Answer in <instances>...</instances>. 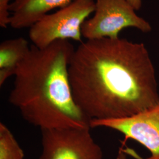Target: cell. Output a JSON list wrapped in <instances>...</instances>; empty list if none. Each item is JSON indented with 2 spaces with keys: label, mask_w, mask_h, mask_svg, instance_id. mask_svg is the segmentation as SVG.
Segmentation results:
<instances>
[{
  "label": "cell",
  "mask_w": 159,
  "mask_h": 159,
  "mask_svg": "<svg viewBox=\"0 0 159 159\" xmlns=\"http://www.w3.org/2000/svg\"><path fill=\"white\" fill-rule=\"evenodd\" d=\"M68 74L74 100L90 120L125 118L159 102L155 69L143 43L120 37L82 42Z\"/></svg>",
  "instance_id": "1"
},
{
  "label": "cell",
  "mask_w": 159,
  "mask_h": 159,
  "mask_svg": "<svg viewBox=\"0 0 159 159\" xmlns=\"http://www.w3.org/2000/svg\"><path fill=\"white\" fill-rule=\"evenodd\" d=\"M75 48L58 40L44 48L31 45L15 74L8 101L40 130L91 129L73 96L68 67Z\"/></svg>",
  "instance_id": "2"
},
{
  "label": "cell",
  "mask_w": 159,
  "mask_h": 159,
  "mask_svg": "<svg viewBox=\"0 0 159 159\" xmlns=\"http://www.w3.org/2000/svg\"><path fill=\"white\" fill-rule=\"evenodd\" d=\"M94 0H73L52 14H47L30 27L33 45L44 48L58 40L82 43L81 27L95 11Z\"/></svg>",
  "instance_id": "3"
},
{
  "label": "cell",
  "mask_w": 159,
  "mask_h": 159,
  "mask_svg": "<svg viewBox=\"0 0 159 159\" xmlns=\"http://www.w3.org/2000/svg\"><path fill=\"white\" fill-rule=\"evenodd\" d=\"M135 11L127 0H96L93 16L82 25V36L87 40L117 39L120 32L129 27L150 32V24Z\"/></svg>",
  "instance_id": "4"
},
{
  "label": "cell",
  "mask_w": 159,
  "mask_h": 159,
  "mask_svg": "<svg viewBox=\"0 0 159 159\" xmlns=\"http://www.w3.org/2000/svg\"><path fill=\"white\" fill-rule=\"evenodd\" d=\"M90 129H52L41 130L39 159H103L100 146Z\"/></svg>",
  "instance_id": "5"
},
{
  "label": "cell",
  "mask_w": 159,
  "mask_h": 159,
  "mask_svg": "<svg viewBox=\"0 0 159 159\" xmlns=\"http://www.w3.org/2000/svg\"><path fill=\"white\" fill-rule=\"evenodd\" d=\"M91 128L106 127L141 144L150 152L146 159H159V102L140 113L121 119L92 120Z\"/></svg>",
  "instance_id": "6"
},
{
  "label": "cell",
  "mask_w": 159,
  "mask_h": 159,
  "mask_svg": "<svg viewBox=\"0 0 159 159\" xmlns=\"http://www.w3.org/2000/svg\"><path fill=\"white\" fill-rule=\"evenodd\" d=\"M73 0H13L10 25L12 29L31 27L48 12L56 8H62Z\"/></svg>",
  "instance_id": "7"
},
{
  "label": "cell",
  "mask_w": 159,
  "mask_h": 159,
  "mask_svg": "<svg viewBox=\"0 0 159 159\" xmlns=\"http://www.w3.org/2000/svg\"><path fill=\"white\" fill-rule=\"evenodd\" d=\"M29 43L23 37L6 40L0 44V85L12 75L28 54Z\"/></svg>",
  "instance_id": "8"
},
{
  "label": "cell",
  "mask_w": 159,
  "mask_h": 159,
  "mask_svg": "<svg viewBox=\"0 0 159 159\" xmlns=\"http://www.w3.org/2000/svg\"><path fill=\"white\" fill-rule=\"evenodd\" d=\"M23 149L11 131L4 123H0V159H24Z\"/></svg>",
  "instance_id": "9"
},
{
  "label": "cell",
  "mask_w": 159,
  "mask_h": 159,
  "mask_svg": "<svg viewBox=\"0 0 159 159\" xmlns=\"http://www.w3.org/2000/svg\"><path fill=\"white\" fill-rule=\"evenodd\" d=\"M13 0H0V26L6 29L10 24V7Z\"/></svg>",
  "instance_id": "10"
},
{
  "label": "cell",
  "mask_w": 159,
  "mask_h": 159,
  "mask_svg": "<svg viewBox=\"0 0 159 159\" xmlns=\"http://www.w3.org/2000/svg\"><path fill=\"white\" fill-rule=\"evenodd\" d=\"M121 150L125 153L127 155L130 156L132 157H133L135 159H144L141 156H140L139 154L137 153L136 152L133 150V148H121Z\"/></svg>",
  "instance_id": "11"
},
{
  "label": "cell",
  "mask_w": 159,
  "mask_h": 159,
  "mask_svg": "<svg viewBox=\"0 0 159 159\" xmlns=\"http://www.w3.org/2000/svg\"><path fill=\"white\" fill-rule=\"evenodd\" d=\"M136 11L139 10L142 7V0H127Z\"/></svg>",
  "instance_id": "12"
},
{
  "label": "cell",
  "mask_w": 159,
  "mask_h": 159,
  "mask_svg": "<svg viewBox=\"0 0 159 159\" xmlns=\"http://www.w3.org/2000/svg\"><path fill=\"white\" fill-rule=\"evenodd\" d=\"M127 155L121 150V148L117 156H116V157L114 159H128L127 158Z\"/></svg>",
  "instance_id": "13"
}]
</instances>
